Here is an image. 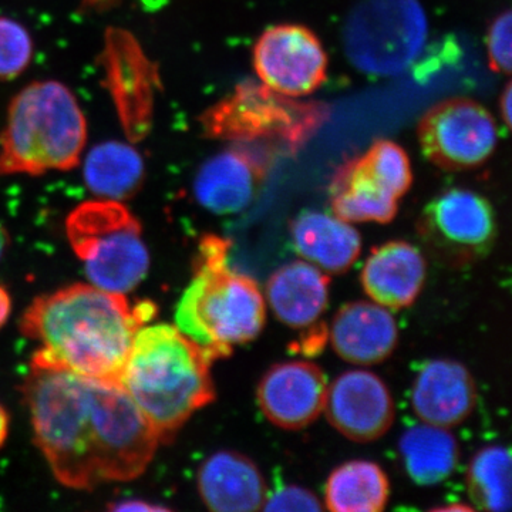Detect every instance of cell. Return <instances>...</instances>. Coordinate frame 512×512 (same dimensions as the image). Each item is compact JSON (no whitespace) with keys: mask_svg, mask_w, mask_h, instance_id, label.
Returning a JSON list of instances; mask_svg holds the SVG:
<instances>
[{"mask_svg":"<svg viewBox=\"0 0 512 512\" xmlns=\"http://www.w3.org/2000/svg\"><path fill=\"white\" fill-rule=\"evenodd\" d=\"M291 237L303 261L325 274H345L362 252L357 229L335 214L303 211L292 222Z\"/></svg>","mask_w":512,"mask_h":512,"instance_id":"obj_22","label":"cell"},{"mask_svg":"<svg viewBox=\"0 0 512 512\" xmlns=\"http://www.w3.org/2000/svg\"><path fill=\"white\" fill-rule=\"evenodd\" d=\"M400 198L373 165L363 156L350 158L333 175L330 183L332 214L353 222L393 221Z\"/></svg>","mask_w":512,"mask_h":512,"instance_id":"obj_20","label":"cell"},{"mask_svg":"<svg viewBox=\"0 0 512 512\" xmlns=\"http://www.w3.org/2000/svg\"><path fill=\"white\" fill-rule=\"evenodd\" d=\"M9 242L8 231H6V228L3 227L2 222H0V261H2L3 256H5L6 251H8Z\"/></svg>","mask_w":512,"mask_h":512,"instance_id":"obj_34","label":"cell"},{"mask_svg":"<svg viewBox=\"0 0 512 512\" xmlns=\"http://www.w3.org/2000/svg\"><path fill=\"white\" fill-rule=\"evenodd\" d=\"M87 188L103 200L133 198L146 180V165L136 148L121 141L97 144L87 154L83 167Z\"/></svg>","mask_w":512,"mask_h":512,"instance_id":"obj_23","label":"cell"},{"mask_svg":"<svg viewBox=\"0 0 512 512\" xmlns=\"http://www.w3.org/2000/svg\"><path fill=\"white\" fill-rule=\"evenodd\" d=\"M197 487L208 510L215 512L259 511L268 497L259 467L232 450L217 451L201 464Z\"/></svg>","mask_w":512,"mask_h":512,"instance_id":"obj_18","label":"cell"},{"mask_svg":"<svg viewBox=\"0 0 512 512\" xmlns=\"http://www.w3.org/2000/svg\"><path fill=\"white\" fill-rule=\"evenodd\" d=\"M512 89L511 84L508 83L507 86H505L504 93L501 94V100H500V111L501 116H503L504 123L507 124L508 127H511V104H512Z\"/></svg>","mask_w":512,"mask_h":512,"instance_id":"obj_31","label":"cell"},{"mask_svg":"<svg viewBox=\"0 0 512 512\" xmlns=\"http://www.w3.org/2000/svg\"><path fill=\"white\" fill-rule=\"evenodd\" d=\"M476 404L474 377L456 360H430L414 379L412 406L423 423L453 429L471 416Z\"/></svg>","mask_w":512,"mask_h":512,"instance_id":"obj_16","label":"cell"},{"mask_svg":"<svg viewBox=\"0 0 512 512\" xmlns=\"http://www.w3.org/2000/svg\"><path fill=\"white\" fill-rule=\"evenodd\" d=\"M390 497L389 477L379 464L353 460L330 473L325 504L333 512H380Z\"/></svg>","mask_w":512,"mask_h":512,"instance_id":"obj_25","label":"cell"},{"mask_svg":"<svg viewBox=\"0 0 512 512\" xmlns=\"http://www.w3.org/2000/svg\"><path fill=\"white\" fill-rule=\"evenodd\" d=\"M66 234L90 284L97 288L126 295L146 278L150 252L143 227L123 202H83L67 217Z\"/></svg>","mask_w":512,"mask_h":512,"instance_id":"obj_7","label":"cell"},{"mask_svg":"<svg viewBox=\"0 0 512 512\" xmlns=\"http://www.w3.org/2000/svg\"><path fill=\"white\" fill-rule=\"evenodd\" d=\"M9 414L6 412L5 407L0 404V448L5 444L6 439L9 436Z\"/></svg>","mask_w":512,"mask_h":512,"instance_id":"obj_33","label":"cell"},{"mask_svg":"<svg viewBox=\"0 0 512 512\" xmlns=\"http://www.w3.org/2000/svg\"><path fill=\"white\" fill-rule=\"evenodd\" d=\"M511 12L501 13L493 20L487 33L488 62L497 73L511 72Z\"/></svg>","mask_w":512,"mask_h":512,"instance_id":"obj_28","label":"cell"},{"mask_svg":"<svg viewBox=\"0 0 512 512\" xmlns=\"http://www.w3.org/2000/svg\"><path fill=\"white\" fill-rule=\"evenodd\" d=\"M467 488L474 507L484 511H510V450L494 444L477 451L468 467Z\"/></svg>","mask_w":512,"mask_h":512,"instance_id":"obj_26","label":"cell"},{"mask_svg":"<svg viewBox=\"0 0 512 512\" xmlns=\"http://www.w3.org/2000/svg\"><path fill=\"white\" fill-rule=\"evenodd\" d=\"M87 121L64 84L46 80L13 97L0 134V175L70 171L82 160Z\"/></svg>","mask_w":512,"mask_h":512,"instance_id":"obj_5","label":"cell"},{"mask_svg":"<svg viewBox=\"0 0 512 512\" xmlns=\"http://www.w3.org/2000/svg\"><path fill=\"white\" fill-rule=\"evenodd\" d=\"M265 302L289 328H309L328 309L329 276L303 259L281 266L266 284Z\"/></svg>","mask_w":512,"mask_h":512,"instance_id":"obj_21","label":"cell"},{"mask_svg":"<svg viewBox=\"0 0 512 512\" xmlns=\"http://www.w3.org/2000/svg\"><path fill=\"white\" fill-rule=\"evenodd\" d=\"M323 413L346 439L370 443L383 437L394 421L387 384L367 370H349L328 386Z\"/></svg>","mask_w":512,"mask_h":512,"instance_id":"obj_14","label":"cell"},{"mask_svg":"<svg viewBox=\"0 0 512 512\" xmlns=\"http://www.w3.org/2000/svg\"><path fill=\"white\" fill-rule=\"evenodd\" d=\"M330 109L320 101L269 89L264 83L245 80L200 117L208 138L231 143L256 144L269 151L295 154L329 120Z\"/></svg>","mask_w":512,"mask_h":512,"instance_id":"obj_6","label":"cell"},{"mask_svg":"<svg viewBox=\"0 0 512 512\" xmlns=\"http://www.w3.org/2000/svg\"><path fill=\"white\" fill-rule=\"evenodd\" d=\"M33 40L16 20L0 18V80H12L28 69Z\"/></svg>","mask_w":512,"mask_h":512,"instance_id":"obj_27","label":"cell"},{"mask_svg":"<svg viewBox=\"0 0 512 512\" xmlns=\"http://www.w3.org/2000/svg\"><path fill=\"white\" fill-rule=\"evenodd\" d=\"M427 35L419 0H362L343 26V49L360 72L396 76L420 56Z\"/></svg>","mask_w":512,"mask_h":512,"instance_id":"obj_8","label":"cell"},{"mask_svg":"<svg viewBox=\"0 0 512 512\" xmlns=\"http://www.w3.org/2000/svg\"><path fill=\"white\" fill-rule=\"evenodd\" d=\"M271 164L268 148L234 143L201 165L194 180L195 200L212 214H238L254 201Z\"/></svg>","mask_w":512,"mask_h":512,"instance_id":"obj_13","label":"cell"},{"mask_svg":"<svg viewBox=\"0 0 512 512\" xmlns=\"http://www.w3.org/2000/svg\"><path fill=\"white\" fill-rule=\"evenodd\" d=\"M497 217L481 194L453 188L434 197L421 211L417 234L436 261L453 268L476 264L493 249Z\"/></svg>","mask_w":512,"mask_h":512,"instance_id":"obj_9","label":"cell"},{"mask_svg":"<svg viewBox=\"0 0 512 512\" xmlns=\"http://www.w3.org/2000/svg\"><path fill=\"white\" fill-rule=\"evenodd\" d=\"M264 511H322V503L318 495L299 485H286L279 488L276 493L268 495L265 500Z\"/></svg>","mask_w":512,"mask_h":512,"instance_id":"obj_29","label":"cell"},{"mask_svg":"<svg viewBox=\"0 0 512 512\" xmlns=\"http://www.w3.org/2000/svg\"><path fill=\"white\" fill-rule=\"evenodd\" d=\"M426 276V259L420 249L406 241H392L373 249L360 281L377 305L402 311L419 298Z\"/></svg>","mask_w":512,"mask_h":512,"instance_id":"obj_19","label":"cell"},{"mask_svg":"<svg viewBox=\"0 0 512 512\" xmlns=\"http://www.w3.org/2000/svg\"><path fill=\"white\" fill-rule=\"evenodd\" d=\"M36 446L72 490L136 480L160 439L120 383L33 367L23 384Z\"/></svg>","mask_w":512,"mask_h":512,"instance_id":"obj_1","label":"cell"},{"mask_svg":"<svg viewBox=\"0 0 512 512\" xmlns=\"http://www.w3.org/2000/svg\"><path fill=\"white\" fill-rule=\"evenodd\" d=\"M214 360L175 325H144L133 340L120 376L160 444L170 443L181 427L215 400Z\"/></svg>","mask_w":512,"mask_h":512,"instance_id":"obj_3","label":"cell"},{"mask_svg":"<svg viewBox=\"0 0 512 512\" xmlns=\"http://www.w3.org/2000/svg\"><path fill=\"white\" fill-rule=\"evenodd\" d=\"M100 62L104 86L113 97L128 140H143L153 126L154 101L161 86L158 67L148 59L136 37L117 28L107 30Z\"/></svg>","mask_w":512,"mask_h":512,"instance_id":"obj_11","label":"cell"},{"mask_svg":"<svg viewBox=\"0 0 512 512\" xmlns=\"http://www.w3.org/2000/svg\"><path fill=\"white\" fill-rule=\"evenodd\" d=\"M259 80L289 97L308 96L328 79V55L319 37L301 25L266 29L254 47Z\"/></svg>","mask_w":512,"mask_h":512,"instance_id":"obj_12","label":"cell"},{"mask_svg":"<svg viewBox=\"0 0 512 512\" xmlns=\"http://www.w3.org/2000/svg\"><path fill=\"white\" fill-rule=\"evenodd\" d=\"M156 312L151 302L131 305L123 293L76 284L36 298L20 330L39 343L33 367L119 383L138 330Z\"/></svg>","mask_w":512,"mask_h":512,"instance_id":"obj_2","label":"cell"},{"mask_svg":"<svg viewBox=\"0 0 512 512\" xmlns=\"http://www.w3.org/2000/svg\"><path fill=\"white\" fill-rule=\"evenodd\" d=\"M417 136L424 157L447 171L480 167L493 156L498 127L477 101L456 97L441 101L421 117Z\"/></svg>","mask_w":512,"mask_h":512,"instance_id":"obj_10","label":"cell"},{"mask_svg":"<svg viewBox=\"0 0 512 512\" xmlns=\"http://www.w3.org/2000/svg\"><path fill=\"white\" fill-rule=\"evenodd\" d=\"M10 311H12V299H10L9 292L0 285V328L9 319Z\"/></svg>","mask_w":512,"mask_h":512,"instance_id":"obj_32","label":"cell"},{"mask_svg":"<svg viewBox=\"0 0 512 512\" xmlns=\"http://www.w3.org/2000/svg\"><path fill=\"white\" fill-rule=\"evenodd\" d=\"M229 252L227 238L201 239L194 275L175 309V326L214 362L258 338L266 323L265 296L251 276L231 268Z\"/></svg>","mask_w":512,"mask_h":512,"instance_id":"obj_4","label":"cell"},{"mask_svg":"<svg viewBox=\"0 0 512 512\" xmlns=\"http://www.w3.org/2000/svg\"><path fill=\"white\" fill-rule=\"evenodd\" d=\"M328 382L320 367L303 360L278 363L262 376L256 400L274 426L301 430L311 426L325 407Z\"/></svg>","mask_w":512,"mask_h":512,"instance_id":"obj_15","label":"cell"},{"mask_svg":"<svg viewBox=\"0 0 512 512\" xmlns=\"http://www.w3.org/2000/svg\"><path fill=\"white\" fill-rule=\"evenodd\" d=\"M330 343L336 355L359 366L379 365L399 343V326L392 312L376 302L342 306L330 325Z\"/></svg>","mask_w":512,"mask_h":512,"instance_id":"obj_17","label":"cell"},{"mask_svg":"<svg viewBox=\"0 0 512 512\" xmlns=\"http://www.w3.org/2000/svg\"><path fill=\"white\" fill-rule=\"evenodd\" d=\"M399 451L407 474L419 485L447 480L460 458L456 437L448 429L426 423L404 431Z\"/></svg>","mask_w":512,"mask_h":512,"instance_id":"obj_24","label":"cell"},{"mask_svg":"<svg viewBox=\"0 0 512 512\" xmlns=\"http://www.w3.org/2000/svg\"><path fill=\"white\" fill-rule=\"evenodd\" d=\"M111 511H167L168 508L161 507V505H154L146 503L141 500L123 501L120 504L110 505Z\"/></svg>","mask_w":512,"mask_h":512,"instance_id":"obj_30","label":"cell"}]
</instances>
